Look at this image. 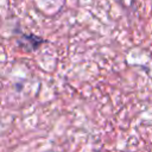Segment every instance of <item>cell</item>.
I'll list each match as a JSON object with an SVG mask.
<instances>
[{"label":"cell","mask_w":152,"mask_h":152,"mask_svg":"<svg viewBox=\"0 0 152 152\" xmlns=\"http://www.w3.org/2000/svg\"><path fill=\"white\" fill-rule=\"evenodd\" d=\"M17 45L23 50V51H25V52H33V51H36L45 40L42 38V37H39V36H37V34H33V33H31V34H25V33H23V34H20L18 38H17Z\"/></svg>","instance_id":"6da1fadb"}]
</instances>
